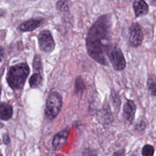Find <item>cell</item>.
Masks as SVG:
<instances>
[{
  "label": "cell",
  "mask_w": 156,
  "mask_h": 156,
  "mask_svg": "<svg viewBox=\"0 0 156 156\" xmlns=\"http://www.w3.org/2000/svg\"><path fill=\"white\" fill-rule=\"evenodd\" d=\"M151 3L152 5L156 7V0H151Z\"/></svg>",
  "instance_id": "22"
},
{
  "label": "cell",
  "mask_w": 156,
  "mask_h": 156,
  "mask_svg": "<svg viewBox=\"0 0 156 156\" xmlns=\"http://www.w3.org/2000/svg\"><path fill=\"white\" fill-rule=\"evenodd\" d=\"M72 2L70 0H58L55 4L56 9L62 12L67 11L69 9Z\"/></svg>",
  "instance_id": "14"
},
{
  "label": "cell",
  "mask_w": 156,
  "mask_h": 156,
  "mask_svg": "<svg viewBox=\"0 0 156 156\" xmlns=\"http://www.w3.org/2000/svg\"><path fill=\"white\" fill-rule=\"evenodd\" d=\"M110 100L112 102L115 108H116L117 107L119 108L120 105V98L118 93L116 92H112L110 94Z\"/></svg>",
  "instance_id": "17"
},
{
  "label": "cell",
  "mask_w": 156,
  "mask_h": 156,
  "mask_svg": "<svg viewBox=\"0 0 156 156\" xmlns=\"http://www.w3.org/2000/svg\"><path fill=\"white\" fill-rule=\"evenodd\" d=\"M29 72L30 69L26 63H18L10 67L6 75L9 86L13 90L23 89Z\"/></svg>",
  "instance_id": "2"
},
{
  "label": "cell",
  "mask_w": 156,
  "mask_h": 156,
  "mask_svg": "<svg viewBox=\"0 0 156 156\" xmlns=\"http://www.w3.org/2000/svg\"><path fill=\"white\" fill-rule=\"evenodd\" d=\"M112 27L111 15L100 16L89 29L86 37V47L89 55L102 65H108L106 51L110 44Z\"/></svg>",
  "instance_id": "1"
},
{
  "label": "cell",
  "mask_w": 156,
  "mask_h": 156,
  "mask_svg": "<svg viewBox=\"0 0 156 156\" xmlns=\"http://www.w3.org/2000/svg\"><path fill=\"white\" fill-rule=\"evenodd\" d=\"M133 7L136 18L146 15L149 10L148 5L144 0H134Z\"/></svg>",
  "instance_id": "10"
},
{
  "label": "cell",
  "mask_w": 156,
  "mask_h": 156,
  "mask_svg": "<svg viewBox=\"0 0 156 156\" xmlns=\"http://www.w3.org/2000/svg\"><path fill=\"white\" fill-rule=\"evenodd\" d=\"M38 41L40 50L44 52L51 53L55 48V41L51 32L48 30H43L39 33Z\"/></svg>",
  "instance_id": "5"
},
{
  "label": "cell",
  "mask_w": 156,
  "mask_h": 156,
  "mask_svg": "<svg viewBox=\"0 0 156 156\" xmlns=\"http://www.w3.org/2000/svg\"><path fill=\"white\" fill-rule=\"evenodd\" d=\"M13 115L12 106L5 102H2L0 107V118L2 121L9 120Z\"/></svg>",
  "instance_id": "11"
},
{
  "label": "cell",
  "mask_w": 156,
  "mask_h": 156,
  "mask_svg": "<svg viewBox=\"0 0 156 156\" xmlns=\"http://www.w3.org/2000/svg\"><path fill=\"white\" fill-rule=\"evenodd\" d=\"M146 127V124L143 121H138L135 125V129L138 131H143Z\"/></svg>",
  "instance_id": "19"
},
{
  "label": "cell",
  "mask_w": 156,
  "mask_h": 156,
  "mask_svg": "<svg viewBox=\"0 0 156 156\" xmlns=\"http://www.w3.org/2000/svg\"><path fill=\"white\" fill-rule=\"evenodd\" d=\"M63 104L61 94L57 91L50 93L46 101L44 108L45 117L49 121L55 119L58 115Z\"/></svg>",
  "instance_id": "3"
},
{
  "label": "cell",
  "mask_w": 156,
  "mask_h": 156,
  "mask_svg": "<svg viewBox=\"0 0 156 156\" xmlns=\"http://www.w3.org/2000/svg\"><path fill=\"white\" fill-rule=\"evenodd\" d=\"M43 77L40 73H34L29 79V85L31 88H37L40 87L43 82Z\"/></svg>",
  "instance_id": "12"
},
{
  "label": "cell",
  "mask_w": 156,
  "mask_h": 156,
  "mask_svg": "<svg viewBox=\"0 0 156 156\" xmlns=\"http://www.w3.org/2000/svg\"><path fill=\"white\" fill-rule=\"evenodd\" d=\"M86 87L84 81L81 76H77L74 82V94H79V93H83Z\"/></svg>",
  "instance_id": "13"
},
{
  "label": "cell",
  "mask_w": 156,
  "mask_h": 156,
  "mask_svg": "<svg viewBox=\"0 0 156 156\" xmlns=\"http://www.w3.org/2000/svg\"><path fill=\"white\" fill-rule=\"evenodd\" d=\"M44 20V19L41 17L30 18L20 24L17 29L22 32L32 31L40 27L43 23Z\"/></svg>",
  "instance_id": "8"
},
{
  "label": "cell",
  "mask_w": 156,
  "mask_h": 156,
  "mask_svg": "<svg viewBox=\"0 0 156 156\" xmlns=\"http://www.w3.org/2000/svg\"><path fill=\"white\" fill-rule=\"evenodd\" d=\"M69 131V127H67L54 136L52 141V146L54 151H58L64 146L66 143Z\"/></svg>",
  "instance_id": "7"
},
{
  "label": "cell",
  "mask_w": 156,
  "mask_h": 156,
  "mask_svg": "<svg viewBox=\"0 0 156 156\" xmlns=\"http://www.w3.org/2000/svg\"><path fill=\"white\" fill-rule=\"evenodd\" d=\"M129 43L132 47H139L143 40L144 35L141 26L138 23H133L129 29Z\"/></svg>",
  "instance_id": "6"
},
{
  "label": "cell",
  "mask_w": 156,
  "mask_h": 156,
  "mask_svg": "<svg viewBox=\"0 0 156 156\" xmlns=\"http://www.w3.org/2000/svg\"><path fill=\"white\" fill-rule=\"evenodd\" d=\"M2 51H3V49H2V48H1V61L2 60V55H3Z\"/></svg>",
  "instance_id": "23"
},
{
  "label": "cell",
  "mask_w": 156,
  "mask_h": 156,
  "mask_svg": "<svg viewBox=\"0 0 156 156\" xmlns=\"http://www.w3.org/2000/svg\"><path fill=\"white\" fill-rule=\"evenodd\" d=\"M106 55L115 70L120 71L126 66V62L122 52L118 45L110 44L106 51Z\"/></svg>",
  "instance_id": "4"
},
{
  "label": "cell",
  "mask_w": 156,
  "mask_h": 156,
  "mask_svg": "<svg viewBox=\"0 0 156 156\" xmlns=\"http://www.w3.org/2000/svg\"><path fill=\"white\" fill-rule=\"evenodd\" d=\"M124 151H117V152H115L114 154H113V155H124Z\"/></svg>",
  "instance_id": "21"
},
{
  "label": "cell",
  "mask_w": 156,
  "mask_h": 156,
  "mask_svg": "<svg viewBox=\"0 0 156 156\" xmlns=\"http://www.w3.org/2000/svg\"><path fill=\"white\" fill-rule=\"evenodd\" d=\"M136 105L134 102L132 100H127L123 106V117L124 119L132 122L135 115Z\"/></svg>",
  "instance_id": "9"
},
{
  "label": "cell",
  "mask_w": 156,
  "mask_h": 156,
  "mask_svg": "<svg viewBox=\"0 0 156 156\" xmlns=\"http://www.w3.org/2000/svg\"><path fill=\"white\" fill-rule=\"evenodd\" d=\"M33 67L35 70H42V64L40 56L38 55H36L34 58L33 61Z\"/></svg>",
  "instance_id": "18"
},
{
  "label": "cell",
  "mask_w": 156,
  "mask_h": 156,
  "mask_svg": "<svg viewBox=\"0 0 156 156\" xmlns=\"http://www.w3.org/2000/svg\"><path fill=\"white\" fill-rule=\"evenodd\" d=\"M2 141H3V143L5 144H8L9 143H10V137L9 136L8 134H4L3 135V136H2Z\"/></svg>",
  "instance_id": "20"
},
{
  "label": "cell",
  "mask_w": 156,
  "mask_h": 156,
  "mask_svg": "<svg viewBox=\"0 0 156 156\" xmlns=\"http://www.w3.org/2000/svg\"><path fill=\"white\" fill-rule=\"evenodd\" d=\"M141 152L144 156H152L154 153V148L150 144H146L143 146Z\"/></svg>",
  "instance_id": "16"
},
{
  "label": "cell",
  "mask_w": 156,
  "mask_h": 156,
  "mask_svg": "<svg viewBox=\"0 0 156 156\" xmlns=\"http://www.w3.org/2000/svg\"><path fill=\"white\" fill-rule=\"evenodd\" d=\"M147 86L150 93L152 95L156 96V77L152 76L148 78Z\"/></svg>",
  "instance_id": "15"
}]
</instances>
